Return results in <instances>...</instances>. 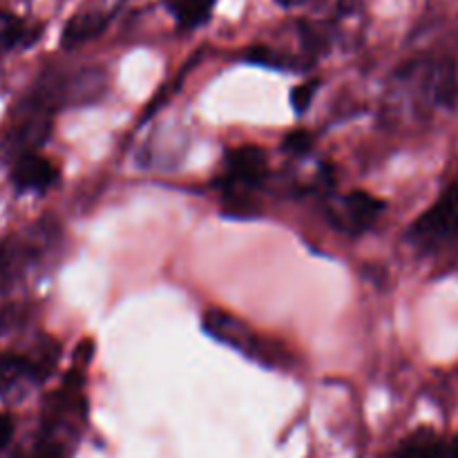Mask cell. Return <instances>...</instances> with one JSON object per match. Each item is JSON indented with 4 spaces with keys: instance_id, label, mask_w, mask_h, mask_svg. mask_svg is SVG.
Masks as SVG:
<instances>
[{
    "instance_id": "cell-1",
    "label": "cell",
    "mask_w": 458,
    "mask_h": 458,
    "mask_svg": "<svg viewBox=\"0 0 458 458\" xmlns=\"http://www.w3.org/2000/svg\"><path fill=\"white\" fill-rule=\"evenodd\" d=\"M201 327L215 343L235 349L258 365L268 367V369H289L293 365V353L284 344L276 343V340H264L244 320L231 316V313L210 309L204 313Z\"/></svg>"
},
{
    "instance_id": "cell-13",
    "label": "cell",
    "mask_w": 458,
    "mask_h": 458,
    "mask_svg": "<svg viewBox=\"0 0 458 458\" xmlns=\"http://www.w3.org/2000/svg\"><path fill=\"white\" fill-rule=\"evenodd\" d=\"M452 458H458V438L454 441V445H452Z\"/></svg>"
},
{
    "instance_id": "cell-12",
    "label": "cell",
    "mask_w": 458,
    "mask_h": 458,
    "mask_svg": "<svg viewBox=\"0 0 458 458\" xmlns=\"http://www.w3.org/2000/svg\"><path fill=\"white\" fill-rule=\"evenodd\" d=\"M277 3L284 4V7H300V4H309L313 0H277Z\"/></svg>"
},
{
    "instance_id": "cell-8",
    "label": "cell",
    "mask_w": 458,
    "mask_h": 458,
    "mask_svg": "<svg viewBox=\"0 0 458 458\" xmlns=\"http://www.w3.org/2000/svg\"><path fill=\"white\" fill-rule=\"evenodd\" d=\"M165 4H168L174 21L191 30V27H199L201 22L208 21L215 0H165Z\"/></svg>"
},
{
    "instance_id": "cell-11",
    "label": "cell",
    "mask_w": 458,
    "mask_h": 458,
    "mask_svg": "<svg viewBox=\"0 0 458 458\" xmlns=\"http://www.w3.org/2000/svg\"><path fill=\"white\" fill-rule=\"evenodd\" d=\"M13 437V420L9 414H0V452L9 445Z\"/></svg>"
},
{
    "instance_id": "cell-9",
    "label": "cell",
    "mask_w": 458,
    "mask_h": 458,
    "mask_svg": "<svg viewBox=\"0 0 458 458\" xmlns=\"http://www.w3.org/2000/svg\"><path fill=\"white\" fill-rule=\"evenodd\" d=\"M316 85H318L316 81H311V83L298 85V88L291 92V103H293V110L298 112V114H302V112L309 110L313 97H316Z\"/></svg>"
},
{
    "instance_id": "cell-6",
    "label": "cell",
    "mask_w": 458,
    "mask_h": 458,
    "mask_svg": "<svg viewBox=\"0 0 458 458\" xmlns=\"http://www.w3.org/2000/svg\"><path fill=\"white\" fill-rule=\"evenodd\" d=\"M396 458H452V447L432 429H419L401 443Z\"/></svg>"
},
{
    "instance_id": "cell-7",
    "label": "cell",
    "mask_w": 458,
    "mask_h": 458,
    "mask_svg": "<svg viewBox=\"0 0 458 458\" xmlns=\"http://www.w3.org/2000/svg\"><path fill=\"white\" fill-rule=\"evenodd\" d=\"M106 27H107L106 13H94V12L76 13L72 21H67L65 30H63V36H61L63 47H79V45L97 38Z\"/></svg>"
},
{
    "instance_id": "cell-3",
    "label": "cell",
    "mask_w": 458,
    "mask_h": 458,
    "mask_svg": "<svg viewBox=\"0 0 458 458\" xmlns=\"http://www.w3.org/2000/svg\"><path fill=\"white\" fill-rule=\"evenodd\" d=\"M458 235V186L447 188L410 226V240L420 249H438Z\"/></svg>"
},
{
    "instance_id": "cell-2",
    "label": "cell",
    "mask_w": 458,
    "mask_h": 458,
    "mask_svg": "<svg viewBox=\"0 0 458 458\" xmlns=\"http://www.w3.org/2000/svg\"><path fill=\"white\" fill-rule=\"evenodd\" d=\"M268 173L267 155L258 146H240L226 155V174H224V197L228 210L240 217L253 215L250 197L264 183Z\"/></svg>"
},
{
    "instance_id": "cell-5",
    "label": "cell",
    "mask_w": 458,
    "mask_h": 458,
    "mask_svg": "<svg viewBox=\"0 0 458 458\" xmlns=\"http://www.w3.org/2000/svg\"><path fill=\"white\" fill-rule=\"evenodd\" d=\"M12 179L18 191L45 192L58 182V170L45 157L36 155V152H25V155H18L12 168Z\"/></svg>"
},
{
    "instance_id": "cell-4",
    "label": "cell",
    "mask_w": 458,
    "mask_h": 458,
    "mask_svg": "<svg viewBox=\"0 0 458 458\" xmlns=\"http://www.w3.org/2000/svg\"><path fill=\"white\" fill-rule=\"evenodd\" d=\"M385 204L365 191H353L338 197L327 208V219L338 233L360 237L376 226L383 215Z\"/></svg>"
},
{
    "instance_id": "cell-10",
    "label": "cell",
    "mask_w": 458,
    "mask_h": 458,
    "mask_svg": "<svg viewBox=\"0 0 458 458\" xmlns=\"http://www.w3.org/2000/svg\"><path fill=\"white\" fill-rule=\"evenodd\" d=\"M311 134L307 130H295L284 139V150L291 152V155H302L311 148Z\"/></svg>"
}]
</instances>
